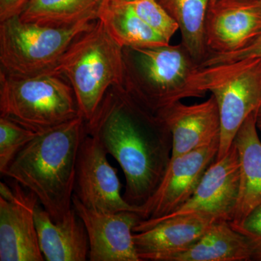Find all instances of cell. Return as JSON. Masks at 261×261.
I'll use <instances>...</instances> for the list:
<instances>
[{"label":"cell","instance_id":"1","mask_svg":"<svg viewBox=\"0 0 261 261\" xmlns=\"http://www.w3.org/2000/svg\"><path fill=\"white\" fill-rule=\"evenodd\" d=\"M87 132L99 139L123 170L126 202L143 205L159 187L171 159L172 136L164 121L121 87H113L87 121Z\"/></svg>","mask_w":261,"mask_h":261},{"label":"cell","instance_id":"2","mask_svg":"<svg viewBox=\"0 0 261 261\" xmlns=\"http://www.w3.org/2000/svg\"><path fill=\"white\" fill-rule=\"evenodd\" d=\"M86 134L87 121L82 116L39 134L3 174L37 196L55 222L73 207L77 156Z\"/></svg>","mask_w":261,"mask_h":261},{"label":"cell","instance_id":"3","mask_svg":"<svg viewBox=\"0 0 261 261\" xmlns=\"http://www.w3.org/2000/svg\"><path fill=\"white\" fill-rule=\"evenodd\" d=\"M122 89L158 115L165 108L206 92L200 68L182 43L123 48Z\"/></svg>","mask_w":261,"mask_h":261},{"label":"cell","instance_id":"4","mask_svg":"<svg viewBox=\"0 0 261 261\" xmlns=\"http://www.w3.org/2000/svg\"><path fill=\"white\" fill-rule=\"evenodd\" d=\"M56 73L69 82L81 115L89 121L109 89L123 84V47L97 19L70 44Z\"/></svg>","mask_w":261,"mask_h":261},{"label":"cell","instance_id":"5","mask_svg":"<svg viewBox=\"0 0 261 261\" xmlns=\"http://www.w3.org/2000/svg\"><path fill=\"white\" fill-rule=\"evenodd\" d=\"M80 116L73 89L63 75L18 77L0 71V117L42 134Z\"/></svg>","mask_w":261,"mask_h":261},{"label":"cell","instance_id":"6","mask_svg":"<svg viewBox=\"0 0 261 261\" xmlns=\"http://www.w3.org/2000/svg\"><path fill=\"white\" fill-rule=\"evenodd\" d=\"M94 22L48 27L25 23L19 15L0 22L1 71L18 77L56 73L70 44Z\"/></svg>","mask_w":261,"mask_h":261},{"label":"cell","instance_id":"7","mask_svg":"<svg viewBox=\"0 0 261 261\" xmlns=\"http://www.w3.org/2000/svg\"><path fill=\"white\" fill-rule=\"evenodd\" d=\"M202 86L216 98L221 120L219 152L222 159L247 117L261 106V58L200 68Z\"/></svg>","mask_w":261,"mask_h":261},{"label":"cell","instance_id":"8","mask_svg":"<svg viewBox=\"0 0 261 261\" xmlns=\"http://www.w3.org/2000/svg\"><path fill=\"white\" fill-rule=\"evenodd\" d=\"M219 142L195 149L171 159L159 187L143 205L140 206L141 220L134 232L181 208L192 197L206 170L214 162Z\"/></svg>","mask_w":261,"mask_h":261},{"label":"cell","instance_id":"9","mask_svg":"<svg viewBox=\"0 0 261 261\" xmlns=\"http://www.w3.org/2000/svg\"><path fill=\"white\" fill-rule=\"evenodd\" d=\"M108 152L96 136L86 134L77 156L74 195L86 207L103 213L133 211L121 195V185L116 170L108 161Z\"/></svg>","mask_w":261,"mask_h":261},{"label":"cell","instance_id":"10","mask_svg":"<svg viewBox=\"0 0 261 261\" xmlns=\"http://www.w3.org/2000/svg\"><path fill=\"white\" fill-rule=\"evenodd\" d=\"M37 196L13 181L0 183V260L43 261L35 210Z\"/></svg>","mask_w":261,"mask_h":261},{"label":"cell","instance_id":"11","mask_svg":"<svg viewBox=\"0 0 261 261\" xmlns=\"http://www.w3.org/2000/svg\"><path fill=\"white\" fill-rule=\"evenodd\" d=\"M239 187L240 161L238 149L233 142L227 153L215 161L206 170L193 195L181 208L147 225L139 232L168 218L190 214L205 215L231 221L238 204Z\"/></svg>","mask_w":261,"mask_h":261},{"label":"cell","instance_id":"12","mask_svg":"<svg viewBox=\"0 0 261 261\" xmlns=\"http://www.w3.org/2000/svg\"><path fill=\"white\" fill-rule=\"evenodd\" d=\"M260 34L261 0H211L205 20L208 55L240 50Z\"/></svg>","mask_w":261,"mask_h":261},{"label":"cell","instance_id":"13","mask_svg":"<svg viewBox=\"0 0 261 261\" xmlns=\"http://www.w3.org/2000/svg\"><path fill=\"white\" fill-rule=\"evenodd\" d=\"M73 206L83 221L91 261H142L134 242V228L140 221L137 213H103L86 207L75 195Z\"/></svg>","mask_w":261,"mask_h":261},{"label":"cell","instance_id":"14","mask_svg":"<svg viewBox=\"0 0 261 261\" xmlns=\"http://www.w3.org/2000/svg\"><path fill=\"white\" fill-rule=\"evenodd\" d=\"M158 115L172 136L171 159L220 142L221 120L217 102L213 94L200 103H174Z\"/></svg>","mask_w":261,"mask_h":261},{"label":"cell","instance_id":"15","mask_svg":"<svg viewBox=\"0 0 261 261\" xmlns=\"http://www.w3.org/2000/svg\"><path fill=\"white\" fill-rule=\"evenodd\" d=\"M220 220L210 216L190 214L168 218L140 232L134 233L141 260L166 261L186 250Z\"/></svg>","mask_w":261,"mask_h":261},{"label":"cell","instance_id":"16","mask_svg":"<svg viewBox=\"0 0 261 261\" xmlns=\"http://www.w3.org/2000/svg\"><path fill=\"white\" fill-rule=\"evenodd\" d=\"M35 223L46 260L85 261L89 258L88 234L73 206L63 219L55 222L39 203L35 210Z\"/></svg>","mask_w":261,"mask_h":261},{"label":"cell","instance_id":"17","mask_svg":"<svg viewBox=\"0 0 261 261\" xmlns=\"http://www.w3.org/2000/svg\"><path fill=\"white\" fill-rule=\"evenodd\" d=\"M258 110L250 115L238 130L233 143L240 161L238 204L230 224H243L261 205V139L257 127Z\"/></svg>","mask_w":261,"mask_h":261},{"label":"cell","instance_id":"18","mask_svg":"<svg viewBox=\"0 0 261 261\" xmlns=\"http://www.w3.org/2000/svg\"><path fill=\"white\" fill-rule=\"evenodd\" d=\"M254 250L248 238L230 224L216 221L193 245L166 261H250Z\"/></svg>","mask_w":261,"mask_h":261},{"label":"cell","instance_id":"19","mask_svg":"<svg viewBox=\"0 0 261 261\" xmlns=\"http://www.w3.org/2000/svg\"><path fill=\"white\" fill-rule=\"evenodd\" d=\"M108 0H29L19 17L25 23L69 27L99 19Z\"/></svg>","mask_w":261,"mask_h":261},{"label":"cell","instance_id":"20","mask_svg":"<svg viewBox=\"0 0 261 261\" xmlns=\"http://www.w3.org/2000/svg\"><path fill=\"white\" fill-rule=\"evenodd\" d=\"M99 19L113 39L123 48L170 44L139 18L126 0H108Z\"/></svg>","mask_w":261,"mask_h":261},{"label":"cell","instance_id":"21","mask_svg":"<svg viewBox=\"0 0 261 261\" xmlns=\"http://www.w3.org/2000/svg\"><path fill=\"white\" fill-rule=\"evenodd\" d=\"M176 21L181 43L199 65L208 55L205 42V20L211 0H159Z\"/></svg>","mask_w":261,"mask_h":261},{"label":"cell","instance_id":"22","mask_svg":"<svg viewBox=\"0 0 261 261\" xmlns=\"http://www.w3.org/2000/svg\"><path fill=\"white\" fill-rule=\"evenodd\" d=\"M39 133L0 117V173L2 176L17 154Z\"/></svg>","mask_w":261,"mask_h":261},{"label":"cell","instance_id":"23","mask_svg":"<svg viewBox=\"0 0 261 261\" xmlns=\"http://www.w3.org/2000/svg\"><path fill=\"white\" fill-rule=\"evenodd\" d=\"M132 9L147 25L171 42L178 30L177 23L158 0H126Z\"/></svg>","mask_w":261,"mask_h":261},{"label":"cell","instance_id":"24","mask_svg":"<svg viewBox=\"0 0 261 261\" xmlns=\"http://www.w3.org/2000/svg\"><path fill=\"white\" fill-rule=\"evenodd\" d=\"M252 58H261V34L240 50L223 54H209L201 63L200 68L228 64Z\"/></svg>","mask_w":261,"mask_h":261},{"label":"cell","instance_id":"25","mask_svg":"<svg viewBox=\"0 0 261 261\" xmlns=\"http://www.w3.org/2000/svg\"><path fill=\"white\" fill-rule=\"evenodd\" d=\"M231 225L250 240L253 247V260L261 261V205L252 211L243 224Z\"/></svg>","mask_w":261,"mask_h":261},{"label":"cell","instance_id":"26","mask_svg":"<svg viewBox=\"0 0 261 261\" xmlns=\"http://www.w3.org/2000/svg\"><path fill=\"white\" fill-rule=\"evenodd\" d=\"M29 0H0V22L19 15Z\"/></svg>","mask_w":261,"mask_h":261},{"label":"cell","instance_id":"27","mask_svg":"<svg viewBox=\"0 0 261 261\" xmlns=\"http://www.w3.org/2000/svg\"><path fill=\"white\" fill-rule=\"evenodd\" d=\"M257 130L261 135V106L257 113Z\"/></svg>","mask_w":261,"mask_h":261},{"label":"cell","instance_id":"28","mask_svg":"<svg viewBox=\"0 0 261 261\" xmlns=\"http://www.w3.org/2000/svg\"><path fill=\"white\" fill-rule=\"evenodd\" d=\"M158 1H159V0H158Z\"/></svg>","mask_w":261,"mask_h":261}]
</instances>
